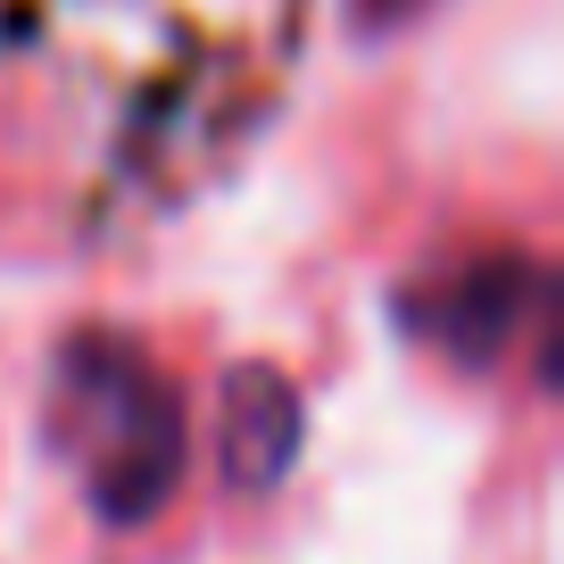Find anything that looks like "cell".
<instances>
[{
	"mask_svg": "<svg viewBox=\"0 0 564 564\" xmlns=\"http://www.w3.org/2000/svg\"><path fill=\"white\" fill-rule=\"evenodd\" d=\"M75 373L84 382H67V390H75V441H84V490L100 507V523L133 531L175 498L183 415L159 373L124 349H84Z\"/></svg>",
	"mask_w": 564,
	"mask_h": 564,
	"instance_id": "1",
	"label": "cell"
},
{
	"mask_svg": "<svg viewBox=\"0 0 564 564\" xmlns=\"http://www.w3.org/2000/svg\"><path fill=\"white\" fill-rule=\"evenodd\" d=\"M514 282H523L514 265H490V274L465 291V307H457V340H465V357H490L498 340H507V324H514V300H507V291H514Z\"/></svg>",
	"mask_w": 564,
	"mask_h": 564,
	"instance_id": "3",
	"label": "cell"
},
{
	"mask_svg": "<svg viewBox=\"0 0 564 564\" xmlns=\"http://www.w3.org/2000/svg\"><path fill=\"white\" fill-rule=\"evenodd\" d=\"M300 390L282 382L274 366H232L225 382V481L232 490H274L300 465Z\"/></svg>",
	"mask_w": 564,
	"mask_h": 564,
	"instance_id": "2",
	"label": "cell"
}]
</instances>
